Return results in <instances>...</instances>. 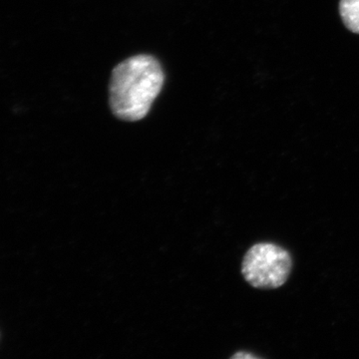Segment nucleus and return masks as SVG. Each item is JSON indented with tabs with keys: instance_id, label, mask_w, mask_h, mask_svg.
Instances as JSON below:
<instances>
[{
	"instance_id": "f257e3e1",
	"label": "nucleus",
	"mask_w": 359,
	"mask_h": 359,
	"mask_svg": "<svg viewBox=\"0 0 359 359\" xmlns=\"http://www.w3.org/2000/svg\"><path fill=\"white\" fill-rule=\"evenodd\" d=\"M157 59L137 55L116 66L111 76L109 102L116 117L139 121L147 116L164 84Z\"/></svg>"
},
{
	"instance_id": "f03ea898",
	"label": "nucleus",
	"mask_w": 359,
	"mask_h": 359,
	"mask_svg": "<svg viewBox=\"0 0 359 359\" xmlns=\"http://www.w3.org/2000/svg\"><path fill=\"white\" fill-rule=\"evenodd\" d=\"M292 269L289 250L273 243L252 245L243 259L242 275L256 289H278L287 282Z\"/></svg>"
},
{
	"instance_id": "7ed1b4c3",
	"label": "nucleus",
	"mask_w": 359,
	"mask_h": 359,
	"mask_svg": "<svg viewBox=\"0 0 359 359\" xmlns=\"http://www.w3.org/2000/svg\"><path fill=\"white\" fill-rule=\"evenodd\" d=\"M339 13L346 28L359 34V0H340Z\"/></svg>"
},
{
	"instance_id": "20e7f679",
	"label": "nucleus",
	"mask_w": 359,
	"mask_h": 359,
	"mask_svg": "<svg viewBox=\"0 0 359 359\" xmlns=\"http://www.w3.org/2000/svg\"><path fill=\"white\" fill-rule=\"evenodd\" d=\"M231 358L236 359H243V358H259V356L254 355V354L252 353H247L245 351H241V353H237L236 354H233V356H231Z\"/></svg>"
}]
</instances>
